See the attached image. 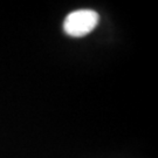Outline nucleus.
<instances>
[{"label":"nucleus","mask_w":158,"mask_h":158,"mask_svg":"<svg viewBox=\"0 0 158 158\" xmlns=\"http://www.w3.org/2000/svg\"><path fill=\"white\" fill-rule=\"evenodd\" d=\"M98 23V14L93 10H77L69 13L63 21V31L67 35L80 38L89 34Z\"/></svg>","instance_id":"nucleus-1"}]
</instances>
